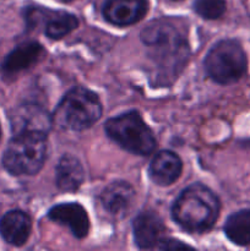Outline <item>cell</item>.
Wrapping results in <instances>:
<instances>
[{
    "mask_svg": "<svg viewBox=\"0 0 250 251\" xmlns=\"http://www.w3.org/2000/svg\"><path fill=\"white\" fill-rule=\"evenodd\" d=\"M149 48V55L156 66L157 82L175 80L188 61L189 43L178 27L168 20H157L147 25L140 34Z\"/></svg>",
    "mask_w": 250,
    "mask_h": 251,
    "instance_id": "1",
    "label": "cell"
},
{
    "mask_svg": "<svg viewBox=\"0 0 250 251\" xmlns=\"http://www.w3.org/2000/svg\"><path fill=\"white\" fill-rule=\"evenodd\" d=\"M221 211L220 199L200 183L188 186L180 193L172 207L176 225L189 233H206L215 226Z\"/></svg>",
    "mask_w": 250,
    "mask_h": 251,
    "instance_id": "2",
    "label": "cell"
},
{
    "mask_svg": "<svg viewBox=\"0 0 250 251\" xmlns=\"http://www.w3.org/2000/svg\"><path fill=\"white\" fill-rule=\"evenodd\" d=\"M102 103L97 93L76 86L64 95L53 114V123L71 131H83L102 117Z\"/></svg>",
    "mask_w": 250,
    "mask_h": 251,
    "instance_id": "3",
    "label": "cell"
},
{
    "mask_svg": "<svg viewBox=\"0 0 250 251\" xmlns=\"http://www.w3.org/2000/svg\"><path fill=\"white\" fill-rule=\"evenodd\" d=\"M47 149V135L15 134L2 154V166L12 176H34L44 166Z\"/></svg>",
    "mask_w": 250,
    "mask_h": 251,
    "instance_id": "4",
    "label": "cell"
},
{
    "mask_svg": "<svg viewBox=\"0 0 250 251\" xmlns=\"http://www.w3.org/2000/svg\"><path fill=\"white\" fill-rule=\"evenodd\" d=\"M104 130L108 137L115 144L137 156H150L157 146L151 127L136 110H130L108 119Z\"/></svg>",
    "mask_w": 250,
    "mask_h": 251,
    "instance_id": "5",
    "label": "cell"
},
{
    "mask_svg": "<svg viewBox=\"0 0 250 251\" xmlns=\"http://www.w3.org/2000/svg\"><path fill=\"white\" fill-rule=\"evenodd\" d=\"M203 68L211 80L220 85H232L245 75L248 59L240 43L234 39L217 42L206 54Z\"/></svg>",
    "mask_w": 250,
    "mask_h": 251,
    "instance_id": "6",
    "label": "cell"
},
{
    "mask_svg": "<svg viewBox=\"0 0 250 251\" xmlns=\"http://www.w3.org/2000/svg\"><path fill=\"white\" fill-rule=\"evenodd\" d=\"M28 28H34L44 22V33L50 39H61L77 28L78 19L74 14L65 11H51L39 6L26 7L24 11Z\"/></svg>",
    "mask_w": 250,
    "mask_h": 251,
    "instance_id": "7",
    "label": "cell"
},
{
    "mask_svg": "<svg viewBox=\"0 0 250 251\" xmlns=\"http://www.w3.org/2000/svg\"><path fill=\"white\" fill-rule=\"evenodd\" d=\"M11 129L15 134L36 132L48 135L53 125V117L49 115L46 108L34 103L21 104L12 112L10 117Z\"/></svg>",
    "mask_w": 250,
    "mask_h": 251,
    "instance_id": "8",
    "label": "cell"
},
{
    "mask_svg": "<svg viewBox=\"0 0 250 251\" xmlns=\"http://www.w3.org/2000/svg\"><path fill=\"white\" fill-rule=\"evenodd\" d=\"M149 6V0H105L102 12L109 24L124 27L141 21Z\"/></svg>",
    "mask_w": 250,
    "mask_h": 251,
    "instance_id": "9",
    "label": "cell"
},
{
    "mask_svg": "<svg viewBox=\"0 0 250 251\" xmlns=\"http://www.w3.org/2000/svg\"><path fill=\"white\" fill-rule=\"evenodd\" d=\"M132 233L139 249H153L164 239L166 226L156 212L142 211L132 222Z\"/></svg>",
    "mask_w": 250,
    "mask_h": 251,
    "instance_id": "10",
    "label": "cell"
},
{
    "mask_svg": "<svg viewBox=\"0 0 250 251\" xmlns=\"http://www.w3.org/2000/svg\"><path fill=\"white\" fill-rule=\"evenodd\" d=\"M48 218L54 223L68 227L77 239L87 237L90 230V218L85 208L77 202L60 203L48 211Z\"/></svg>",
    "mask_w": 250,
    "mask_h": 251,
    "instance_id": "11",
    "label": "cell"
},
{
    "mask_svg": "<svg viewBox=\"0 0 250 251\" xmlns=\"http://www.w3.org/2000/svg\"><path fill=\"white\" fill-rule=\"evenodd\" d=\"M44 54L46 50L37 42H26L20 44L4 58L0 66L1 73L5 76L17 75L21 71L36 65L41 59H43Z\"/></svg>",
    "mask_w": 250,
    "mask_h": 251,
    "instance_id": "12",
    "label": "cell"
},
{
    "mask_svg": "<svg viewBox=\"0 0 250 251\" xmlns=\"http://www.w3.org/2000/svg\"><path fill=\"white\" fill-rule=\"evenodd\" d=\"M135 201V190L127 181H113L103 189L100 202L109 215L117 218L126 216Z\"/></svg>",
    "mask_w": 250,
    "mask_h": 251,
    "instance_id": "13",
    "label": "cell"
},
{
    "mask_svg": "<svg viewBox=\"0 0 250 251\" xmlns=\"http://www.w3.org/2000/svg\"><path fill=\"white\" fill-rule=\"evenodd\" d=\"M181 171L183 162L178 154L172 151H161L151 161L149 176L157 185L168 186L178 180Z\"/></svg>",
    "mask_w": 250,
    "mask_h": 251,
    "instance_id": "14",
    "label": "cell"
},
{
    "mask_svg": "<svg viewBox=\"0 0 250 251\" xmlns=\"http://www.w3.org/2000/svg\"><path fill=\"white\" fill-rule=\"evenodd\" d=\"M31 230V217L24 211H9L0 218V235L10 245L22 247L28 240Z\"/></svg>",
    "mask_w": 250,
    "mask_h": 251,
    "instance_id": "15",
    "label": "cell"
},
{
    "mask_svg": "<svg viewBox=\"0 0 250 251\" xmlns=\"http://www.w3.org/2000/svg\"><path fill=\"white\" fill-rule=\"evenodd\" d=\"M83 180L85 171L81 162L73 154H64L55 168V183L59 190L74 193L78 190Z\"/></svg>",
    "mask_w": 250,
    "mask_h": 251,
    "instance_id": "16",
    "label": "cell"
},
{
    "mask_svg": "<svg viewBox=\"0 0 250 251\" xmlns=\"http://www.w3.org/2000/svg\"><path fill=\"white\" fill-rule=\"evenodd\" d=\"M223 230L235 245H250V210H240L230 215L225 221Z\"/></svg>",
    "mask_w": 250,
    "mask_h": 251,
    "instance_id": "17",
    "label": "cell"
},
{
    "mask_svg": "<svg viewBox=\"0 0 250 251\" xmlns=\"http://www.w3.org/2000/svg\"><path fill=\"white\" fill-rule=\"evenodd\" d=\"M225 0H195L194 10L205 20H217L225 12Z\"/></svg>",
    "mask_w": 250,
    "mask_h": 251,
    "instance_id": "18",
    "label": "cell"
},
{
    "mask_svg": "<svg viewBox=\"0 0 250 251\" xmlns=\"http://www.w3.org/2000/svg\"><path fill=\"white\" fill-rule=\"evenodd\" d=\"M184 249V248H190L189 245L183 244L179 240H173V239H166L164 238L158 245V249H166V250H173V249Z\"/></svg>",
    "mask_w": 250,
    "mask_h": 251,
    "instance_id": "19",
    "label": "cell"
},
{
    "mask_svg": "<svg viewBox=\"0 0 250 251\" xmlns=\"http://www.w3.org/2000/svg\"><path fill=\"white\" fill-rule=\"evenodd\" d=\"M61 1H64V2H70V1H73V0H61Z\"/></svg>",
    "mask_w": 250,
    "mask_h": 251,
    "instance_id": "20",
    "label": "cell"
},
{
    "mask_svg": "<svg viewBox=\"0 0 250 251\" xmlns=\"http://www.w3.org/2000/svg\"><path fill=\"white\" fill-rule=\"evenodd\" d=\"M0 140H1V125H0Z\"/></svg>",
    "mask_w": 250,
    "mask_h": 251,
    "instance_id": "21",
    "label": "cell"
},
{
    "mask_svg": "<svg viewBox=\"0 0 250 251\" xmlns=\"http://www.w3.org/2000/svg\"><path fill=\"white\" fill-rule=\"evenodd\" d=\"M175 1H179V0H175Z\"/></svg>",
    "mask_w": 250,
    "mask_h": 251,
    "instance_id": "22",
    "label": "cell"
}]
</instances>
